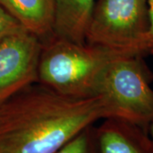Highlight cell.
I'll use <instances>...</instances> for the list:
<instances>
[{
  "instance_id": "6da1fadb",
  "label": "cell",
  "mask_w": 153,
  "mask_h": 153,
  "mask_svg": "<svg viewBox=\"0 0 153 153\" xmlns=\"http://www.w3.org/2000/svg\"><path fill=\"white\" fill-rule=\"evenodd\" d=\"M105 118L99 96L70 97L37 82L0 105V153H55Z\"/></svg>"
},
{
  "instance_id": "30bf717a",
  "label": "cell",
  "mask_w": 153,
  "mask_h": 153,
  "mask_svg": "<svg viewBox=\"0 0 153 153\" xmlns=\"http://www.w3.org/2000/svg\"><path fill=\"white\" fill-rule=\"evenodd\" d=\"M22 29L25 28L20 24V22L0 5V40Z\"/></svg>"
},
{
  "instance_id": "5b68a950",
  "label": "cell",
  "mask_w": 153,
  "mask_h": 153,
  "mask_svg": "<svg viewBox=\"0 0 153 153\" xmlns=\"http://www.w3.org/2000/svg\"><path fill=\"white\" fill-rule=\"evenodd\" d=\"M42 40L22 29L0 40V105L38 82Z\"/></svg>"
},
{
  "instance_id": "3957f363",
  "label": "cell",
  "mask_w": 153,
  "mask_h": 153,
  "mask_svg": "<svg viewBox=\"0 0 153 153\" xmlns=\"http://www.w3.org/2000/svg\"><path fill=\"white\" fill-rule=\"evenodd\" d=\"M142 55H121L107 66L97 96L106 118L114 117L140 126L148 132L153 122V75Z\"/></svg>"
},
{
  "instance_id": "7c38bea8",
  "label": "cell",
  "mask_w": 153,
  "mask_h": 153,
  "mask_svg": "<svg viewBox=\"0 0 153 153\" xmlns=\"http://www.w3.org/2000/svg\"><path fill=\"white\" fill-rule=\"evenodd\" d=\"M148 134H149V135H150V137H151V139H152V140L153 142V122L150 124V126H149Z\"/></svg>"
},
{
  "instance_id": "ba28073f",
  "label": "cell",
  "mask_w": 153,
  "mask_h": 153,
  "mask_svg": "<svg viewBox=\"0 0 153 153\" xmlns=\"http://www.w3.org/2000/svg\"><path fill=\"white\" fill-rule=\"evenodd\" d=\"M0 5L41 40L53 34L54 0H0Z\"/></svg>"
},
{
  "instance_id": "277c9868",
  "label": "cell",
  "mask_w": 153,
  "mask_h": 153,
  "mask_svg": "<svg viewBox=\"0 0 153 153\" xmlns=\"http://www.w3.org/2000/svg\"><path fill=\"white\" fill-rule=\"evenodd\" d=\"M148 28V0H97L86 43L145 56Z\"/></svg>"
},
{
  "instance_id": "9c48e42d",
  "label": "cell",
  "mask_w": 153,
  "mask_h": 153,
  "mask_svg": "<svg viewBox=\"0 0 153 153\" xmlns=\"http://www.w3.org/2000/svg\"><path fill=\"white\" fill-rule=\"evenodd\" d=\"M55 153H100L96 127H87Z\"/></svg>"
},
{
  "instance_id": "7a4b0ae2",
  "label": "cell",
  "mask_w": 153,
  "mask_h": 153,
  "mask_svg": "<svg viewBox=\"0 0 153 153\" xmlns=\"http://www.w3.org/2000/svg\"><path fill=\"white\" fill-rule=\"evenodd\" d=\"M121 55H131L52 34L42 40L38 82L66 96L95 97L107 66Z\"/></svg>"
},
{
  "instance_id": "8992f818",
  "label": "cell",
  "mask_w": 153,
  "mask_h": 153,
  "mask_svg": "<svg viewBox=\"0 0 153 153\" xmlns=\"http://www.w3.org/2000/svg\"><path fill=\"white\" fill-rule=\"evenodd\" d=\"M100 153H153L148 132L140 126L118 118H105L96 127Z\"/></svg>"
},
{
  "instance_id": "8fae6325",
  "label": "cell",
  "mask_w": 153,
  "mask_h": 153,
  "mask_svg": "<svg viewBox=\"0 0 153 153\" xmlns=\"http://www.w3.org/2000/svg\"><path fill=\"white\" fill-rule=\"evenodd\" d=\"M148 6H149V28L146 38L145 54L146 55L153 56V0H148Z\"/></svg>"
},
{
  "instance_id": "52a82bcc",
  "label": "cell",
  "mask_w": 153,
  "mask_h": 153,
  "mask_svg": "<svg viewBox=\"0 0 153 153\" xmlns=\"http://www.w3.org/2000/svg\"><path fill=\"white\" fill-rule=\"evenodd\" d=\"M94 4L95 0H54L53 34L85 44Z\"/></svg>"
}]
</instances>
